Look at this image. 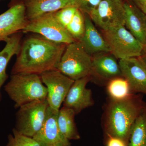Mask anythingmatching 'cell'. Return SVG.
Wrapping results in <instances>:
<instances>
[{
	"instance_id": "obj_1",
	"label": "cell",
	"mask_w": 146,
	"mask_h": 146,
	"mask_svg": "<svg viewBox=\"0 0 146 146\" xmlns=\"http://www.w3.org/2000/svg\"><path fill=\"white\" fill-rule=\"evenodd\" d=\"M67 45L56 43L41 36H30L21 42L11 74L40 75L56 70Z\"/></svg>"
},
{
	"instance_id": "obj_2",
	"label": "cell",
	"mask_w": 146,
	"mask_h": 146,
	"mask_svg": "<svg viewBox=\"0 0 146 146\" xmlns=\"http://www.w3.org/2000/svg\"><path fill=\"white\" fill-rule=\"evenodd\" d=\"M145 104L140 94H131L122 99L109 98L102 118L104 136L117 137L128 144L131 127Z\"/></svg>"
},
{
	"instance_id": "obj_3",
	"label": "cell",
	"mask_w": 146,
	"mask_h": 146,
	"mask_svg": "<svg viewBox=\"0 0 146 146\" xmlns=\"http://www.w3.org/2000/svg\"><path fill=\"white\" fill-rule=\"evenodd\" d=\"M4 90L14 102V107L35 101L46 99L48 90L39 75L18 73L11 74L10 80L4 86Z\"/></svg>"
},
{
	"instance_id": "obj_4",
	"label": "cell",
	"mask_w": 146,
	"mask_h": 146,
	"mask_svg": "<svg viewBox=\"0 0 146 146\" xmlns=\"http://www.w3.org/2000/svg\"><path fill=\"white\" fill-rule=\"evenodd\" d=\"M56 70L73 80L91 76L92 57L78 41L67 45Z\"/></svg>"
},
{
	"instance_id": "obj_5",
	"label": "cell",
	"mask_w": 146,
	"mask_h": 146,
	"mask_svg": "<svg viewBox=\"0 0 146 146\" xmlns=\"http://www.w3.org/2000/svg\"><path fill=\"white\" fill-rule=\"evenodd\" d=\"M110 52L117 59L141 56L144 46L127 29L125 26L102 31Z\"/></svg>"
},
{
	"instance_id": "obj_6",
	"label": "cell",
	"mask_w": 146,
	"mask_h": 146,
	"mask_svg": "<svg viewBox=\"0 0 146 146\" xmlns=\"http://www.w3.org/2000/svg\"><path fill=\"white\" fill-rule=\"evenodd\" d=\"M48 107L47 99L22 106L16 113L14 128L22 135L33 138L43 126Z\"/></svg>"
},
{
	"instance_id": "obj_7",
	"label": "cell",
	"mask_w": 146,
	"mask_h": 146,
	"mask_svg": "<svg viewBox=\"0 0 146 146\" xmlns=\"http://www.w3.org/2000/svg\"><path fill=\"white\" fill-rule=\"evenodd\" d=\"M22 32L37 33L52 42L66 45L76 41L66 29L58 22L54 12L44 14L29 21Z\"/></svg>"
},
{
	"instance_id": "obj_8",
	"label": "cell",
	"mask_w": 146,
	"mask_h": 146,
	"mask_svg": "<svg viewBox=\"0 0 146 146\" xmlns=\"http://www.w3.org/2000/svg\"><path fill=\"white\" fill-rule=\"evenodd\" d=\"M89 16L102 31L125 26V10L121 0H102Z\"/></svg>"
},
{
	"instance_id": "obj_9",
	"label": "cell",
	"mask_w": 146,
	"mask_h": 146,
	"mask_svg": "<svg viewBox=\"0 0 146 146\" xmlns=\"http://www.w3.org/2000/svg\"><path fill=\"white\" fill-rule=\"evenodd\" d=\"M39 75L48 90L49 106L59 110L74 81L56 70L47 71Z\"/></svg>"
},
{
	"instance_id": "obj_10",
	"label": "cell",
	"mask_w": 146,
	"mask_h": 146,
	"mask_svg": "<svg viewBox=\"0 0 146 146\" xmlns=\"http://www.w3.org/2000/svg\"><path fill=\"white\" fill-rule=\"evenodd\" d=\"M8 10L0 15V41L22 31L29 23L25 5L21 0L13 1Z\"/></svg>"
},
{
	"instance_id": "obj_11",
	"label": "cell",
	"mask_w": 146,
	"mask_h": 146,
	"mask_svg": "<svg viewBox=\"0 0 146 146\" xmlns=\"http://www.w3.org/2000/svg\"><path fill=\"white\" fill-rule=\"evenodd\" d=\"M123 77L127 80L131 94L146 96V65L140 57L119 60Z\"/></svg>"
},
{
	"instance_id": "obj_12",
	"label": "cell",
	"mask_w": 146,
	"mask_h": 146,
	"mask_svg": "<svg viewBox=\"0 0 146 146\" xmlns=\"http://www.w3.org/2000/svg\"><path fill=\"white\" fill-rule=\"evenodd\" d=\"M58 111L49 106L43 126L33 136L41 146H72L70 140L64 136L58 128Z\"/></svg>"
},
{
	"instance_id": "obj_13",
	"label": "cell",
	"mask_w": 146,
	"mask_h": 146,
	"mask_svg": "<svg viewBox=\"0 0 146 146\" xmlns=\"http://www.w3.org/2000/svg\"><path fill=\"white\" fill-rule=\"evenodd\" d=\"M92 80L91 76H87L75 80L63 102V106L72 109L77 115L94 106L92 91L86 88Z\"/></svg>"
},
{
	"instance_id": "obj_14",
	"label": "cell",
	"mask_w": 146,
	"mask_h": 146,
	"mask_svg": "<svg viewBox=\"0 0 146 146\" xmlns=\"http://www.w3.org/2000/svg\"><path fill=\"white\" fill-rule=\"evenodd\" d=\"M92 57V79L95 77L107 84L112 79L122 76L117 59L111 53H101Z\"/></svg>"
},
{
	"instance_id": "obj_15",
	"label": "cell",
	"mask_w": 146,
	"mask_h": 146,
	"mask_svg": "<svg viewBox=\"0 0 146 146\" xmlns=\"http://www.w3.org/2000/svg\"><path fill=\"white\" fill-rule=\"evenodd\" d=\"M125 26L144 46H146V16L131 0L123 3Z\"/></svg>"
},
{
	"instance_id": "obj_16",
	"label": "cell",
	"mask_w": 146,
	"mask_h": 146,
	"mask_svg": "<svg viewBox=\"0 0 146 146\" xmlns=\"http://www.w3.org/2000/svg\"><path fill=\"white\" fill-rule=\"evenodd\" d=\"M26 10L27 20L31 21L46 13L68 7H77L76 0H21ZM78 8V7H77Z\"/></svg>"
},
{
	"instance_id": "obj_17",
	"label": "cell",
	"mask_w": 146,
	"mask_h": 146,
	"mask_svg": "<svg viewBox=\"0 0 146 146\" xmlns=\"http://www.w3.org/2000/svg\"><path fill=\"white\" fill-rule=\"evenodd\" d=\"M85 29L84 34L78 41L91 56L98 54L110 52L107 42L94 25L89 15L84 13Z\"/></svg>"
},
{
	"instance_id": "obj_18",
	"label": "cell",
	"mask_w": 146,
	"mask_h": 146,
	"mask_svg": "<svg viewBox=\"0 0 146 146\" xmlns=\"http://www.w3.org/2000/svg\"><path fill=\"white\" fill-rule=\"evenodd\" d=\"M22 32H18L9 36L5 41V47L0 52V102L2 98L1 89L8 77L7 68L12 56L18 53L22 42Z\"/></svg>"
},
{
	"instance_id": "obj_19",
	"label": "cell",
	"mask_w": 146,
	"mask_h": 146,
	"mask_svg": "<svg viewBox=\"0 0 146 146\" xmlns=\"http://www.w3.org/2000/svg\"><path fill=\"white\" fill-rule=\"evenodd\" d=\"M76 115L72 109L63 106L59 109L58 115V128L62 134L70 141L80 138L75 121Z\"/></svg>"
},
{
	"instance_id": "obj_20",
	"label": "cell",
	"mask_w": 146,
	"mask_h": 146,
	"mask_svg": "<svg viewBox=\"0 0 146 146\" xmlns=\"http://www.w3.org/2000/svg\"><path fill=\"white\" fill-rule=\"evenodd\" d=\"M128 146H146V101L144 109L131 127Z\"/></svg>"
},
{
	"instance_id": "obj_21",
	"label": "cell",
	"mask_w": 146,
	"mask_h": 146,
	"mask_svg": "<svg viewBox=\"0 0 146 146\" xmlns=\"http://www.w3.org/2000/svg\"><path fill=\"white\" fill-rule=\"evenodd\" d=\"M106 89L109 98L113 99H122L131 94L128 82L123 76L110 80L106 84Z\"/></svg>"
},
{
	"instance_id": "obj_22",
	"label": "cell",
	"mask_w": 146,
	"mask_h": 146,
	"mask_svg": "<svg viewBox=\"0 0 146 146\" xmlns=\"http://www.w3.org/2000/svg\"><path fill=\"white\" fill-rule=\"evenodd\" d=\"M85 29L84 13L78 9L72 20L66 27V29L73 39L78 42L83 36Z\"/></svg>"
},
{
	"instance_id": "obj_23",
	"label": "cell",
	"mask_w": 146,
	"mask_h": 146,
	"mask_svg": "<svg viewBox=\"0 0 146 146\" xmlns=\"http://www.w3.org/2000/svg\"><path fill=\"white\" fill-rule=\"evenodd\" d=\"M8 136L6 146H41L34 138L22 135L14 128Z\"/></svg>"
},
{
	"instance_id": "obj_24",
	"label": "cell",
	"mask_w": 146,
	"mask_h": 146,
	"mask_svg": "<svg viewBox=\"0 0 146 146\" xmlns=\"http://www.w3.org/2000/svg\"><path fill=\"white\" fill-rule=\"evenodd\" d=\"M78 9L76 7H68L54 12V14L58 22L66 29L72 20Z\"/></svg>"
},
{
	"instance_id": "obj_25",
	"label": "cell",
	"mask_w": 146,
	"mask_h": 146,
	"mask_svg": "<svg viewBox=\"0 0 146 146\" xmlns=\"http://www.w3.org/2000/svg\"><path fill=\"white\" fill-rule=\"evenodd\" d=\"M102 0H76L77 7L84 13L89 15Z\"/></svg>"
},
{
	"instance_id": "obj_26",
	"label": "cell",
	"mask_w": 146,
	"mask_h": 146,
	"mask_svg": "<svg viewBox=\"0 0 146 146\" xmlns=\"http://www.w3.org/2000/svg\"><path fill=\"white\" fill-rule=\"evenodd\" d=\"M105 146H128L124 141L117 137L104 136Z\"/></svg>"
},
{
	"instance_id": "obj_27",
	"label": "cell",
	"mask_w": 146,
	"mask_h": 146,
	"mask_svg": "<svg viewBox=\"0 0 146 146\" xmlns=\"http://www.w3.org/2000/svg\"><path fill=\"white\" fill-rule=\"evenodd\" d=\"M135 5L146 15V0H131Z\"/></svg>"
},
{
	"instance_id": "obj_28",
	"label": "cell",
	"mask_w": 146,
	"mask_h": 146,
	"mask_svg": "<svg viewBox=\"0 0 146 146\" xmlns=\"http://www.w3.org/2000/svg\"><path fill=\"white\" fill-rule=\"evenodd\" d=\"M140 57L146 65V46H144L142 54Z\"/></svg>"
},
{
	"instance_id": "obj_29",
	"label": "cell",
	"mask_w": 146,
	"mask_h": 146,
	"mask_svg": "<svg viewBox=\"0 0 146 146\" xmlns=\"http://www.w3.org/2000/svg\"><path fill=\"white\" fill-rule=\"evenodd\" d=\"M125 1H131V0H125Z\"/></svg>"
},
{
	"instance_id": "obj_30",
	"label": "cell",
	"mask_w": 146,
	"mask_h": 146,
	"mask_svg": "<svg viewBox=\"0 0 146 146\" xmlns=\"http://www.w3.org/2000/svg\"><path fill=\"white\" fill-rule=\"evenodd\" d=\"M1 1V0H0ZM13 1H16V0H13Z\"/></svg>"
},
{
	"instance_id": "obj_31",
	"label": "cell",
	"mask_w": 146,
	"mask_h": 146,
	"mask_svg": "<svg viewBox=\"0 0 146 146\" xmlns=\"http://www.w3.org/2000/svg\"></svg>"
}]
</instances>
